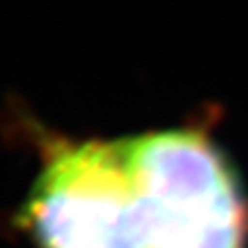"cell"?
<instances>
[{
    "instance_id": "cell-1",
    "label": "cell",
    "mask_w": 248,
    "mask_h": 248,
    "mask_svg": "<svg viewBox=\"0 0 248 248\" xmlns=\"http://www.w3.org/2000/svg\"><path fill=\"white\" fill-rule=\"evenodd\" d=\"M121 143L139 248H242L246 209L219 149L200 131L176 129Z\"/></svg>"
},
{
    "instance_id": "cell-2",
    "label": "cell",
    "mask_w": 248,
    "mask_h": 248,
    "mask_svg": "<svg viewBox=\"0 0 248 248\" xmlns=\"http://www.w3.org/2000/svg\"><path fill=\"white\" fill-rule=\"evenodd\" d=\"M131 190L119 143L57 151L26 203L39 248H139L129 225Z\"/></svg>"
}]
</instances>
